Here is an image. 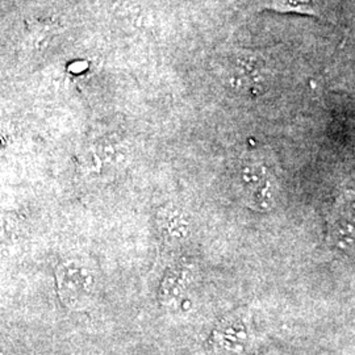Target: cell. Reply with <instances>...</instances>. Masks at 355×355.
Instances as JSON below:
<instances>
[{"mask_svg":"<svg viewBox=\"0 0 355 355\" xmlns=\"http://www.w3.org/2000/svg\"><path fill=\"white\" fill-rule=\"evenodd\" d=\"M57 280L61 297L67 304L85 303L95 284L89 268L76 262L64 263L57 274Z\"/></svg>","mask_w":355,"mask_h":355,"instance_id":"cell-2","label":"cell"},{"mask_svg":"<svg viewBox=\"0 0 355 355\" xmlns=\"http://www.w3.org/2000/svg\"><path fill=\"white\" fill-rule=\"evenodd\" d=\"M228 83L230 89L239 94L259 95L266 86L262 62L250 53L237 55L229 69Z\"/></svg>","mask_w":355,"mask_h":355,"instance_id":"cell-1","label":"cell"},{"mask_svg":"<svg viewBox=\"0 0 355 355\" xmlns=\"http://www.w3.org/2000/svg\"><path fill=\"white\" fill-rule=\"evenodd\" d=\"M243 340H246V333L241 325H230L221 331L220 343L229 350L234 352L236 347L243 345Z\"/></svg>","mask_w":355,"mask_h":355,"instance_id":"cell-6","label":"cell"},{"mask_svg":"<svg viewBox=\"0 0 355 355\" xmlns=\"http://www.w3.org/2000/svg\"><path fill=\"white\" fill-rule=\"evenodd\" d=\"M249 193H250V200L254 204V208L257 209L265 211L274 203V187L268 179L261 186L249 191Z\"/></svg>","mask_w":355,"mask_h":355,"instance_id":"cell-5","label":"cell"},{"mask_svg":"<svg viewBox=\"0 0 355 355\" xmlns=\"http://www.w3.org/2000/svg\"><path fill=\"white\" fill-rule=\"evenodd\" d=\"M162 232L167 240L180 241L187 236L189 224L179 211L168 212L162 220Z\"/></svg>","mask_w":355,"mask_h":355,"instance_id":"cell-4","label":"cell"},{"mask_svg":"<svg viewBox=\"0 0 355 355\" xmlns=\"http://www.w3.org/2000/svg\"><path fill=\"white\" fill-rule=\"evenodd\" d=\"M190 282V272L184 268L173 270L162 283L161 295L165 300L173 302L183 295Z\"/></svg>","mask_w":355,"mask_h":355,"instance_id":"cell-3","label":"cell"},{"mask_svg":"<svg viewBox=\"0 0 355 355\" xmlns=\"http://www.w3.org/2000/svg\"><path fill=\"white\" fill-rule=\"evenodd\" d=\"M336 236H337V242L338 245H352L353 242V227L352 224L346 220V221H341L340 227L336 230Z\"/></svg>","mask_w":355,"mask_h":355,"instance_id":"cell-7","label":"cell"}]
</instances>
